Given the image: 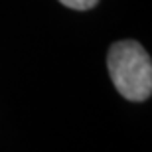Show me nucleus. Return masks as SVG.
Masks as SVG:
<instances>
[{"mask_svg":"<svg viewBox=\"0 0 152 152\" xmlns=\"http://www.w3.org/2000/svg\"><path fill=\"white\" fill-rule=\"evenodd\" d=\"M107 67L115 89L129 101H146L152 93V61L134 39H121L109 48Z\"/></svg>","mask_w":152,"mask_h":152,"instance_id":"1","label":"nucleus"},{"mask_svg":"<svg viewBox=\"0 0 152 152\" xmlns=\"http://www.w3.org/2000/svg\"><path fill=\"white\" fill-rule=\"evenodd\" d=\"M59 2L71 10H91L93 6H97L99 0H59Z\"/></svg>","mask_w":152,"mask_h":152,"instance_id":"2","label":"nucleus"}]
</instances>
